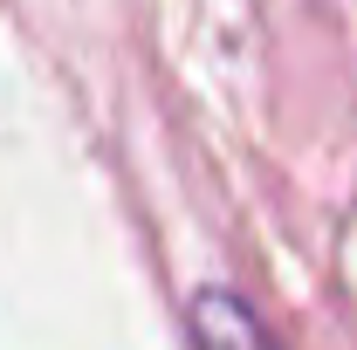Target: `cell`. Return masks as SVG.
<instances>
[{
    "label": "cell",
    "mask_w": 357,
    "mask_h": 350,
    "mask_svg": "<svg viewBox=\"0 0 357 350\" xmlns=\"http://www.w3.org/2000/svg\"><path fill=\"white\" fill-rule=\"evenodd\" d=\"M185 344L192 350H282L268 337V323L255 316L248 296H234V289H192V303H185Z\"/></svg>",
    "instance_id": "obj_1"
}]
</instances>
